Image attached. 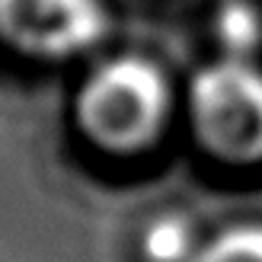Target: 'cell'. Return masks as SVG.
Listing matches in <instances>:
<instances>
[{
  "label": "cell",
  "mask_w": 262,
  "mask_h": 262,
  "mask_svg": "<svg viewBox=\"0 0 262 262\" xmlns=\"http://www.w3.org/2000/svg\"><path fill=\"white\" fill-rule=\"evenodd\" d=\"M166 109L163 80L147 61H109L80 93V122L102 147L128 150L154 138Z\"/></svg>",
  "instance_id": "6da1fadb"
},
{
  "label": "cell",
  "mask_w": 262,
  "mask_h": 262,
  "mask_svg": "<svg viewBox=\"0 0 262 262\" xmlns=\"http://www.w3.org/2000/svg\"><path fill=\"white\" fill-rule=\"evenodd\" d=\"M192 119L214 154L262 157V74L237 55L205 68L192 80Z\"/></svg>",
  "instance_id": "7a4b0ae2"
},
{
  "label": "cell",
  "mask_w": 262,
  "mask_h": 262,
  "mask_svg": "<svg viewBox=\"0 0 262 262\" xmlns=\"http://www.w3.org/2000/svg\"><path fill=\"white\" fill-rule=\"evenodd\" d=\"M102 32L96 0H0V38L35 58H68Z\"/></svg>",
  "instance_id": "3957f363"
},
{
  "label": "cell",
  "mask_w": 262,
  "mask_h": 262,
  "mask_svg": "<svg viewBox=\"0 0 262 262\" xmlns=\"http://www.w3.org/2000/svg\"><path fill=\"white\" fill-rule=\"evenodd\" d=\"M189 262H262V230L243 227V230L221 233L217 240L195 250Z\"/></svg>",
  "instance_id": "277c9868"
},
{
  "label": "cell",
  "mask_w": 262,
  "mask_h": 262,
  "mask_svg": "<svg viewBox=\"0 0 262 262\" xmlns=\"http://www.w3.org/2000/svg\"><path fill=\"white\" fill-rule=\"evenodd\" d=\"M144 250H147V256L154 262H189L195 256L192 230L176 217H163L147 230Z\"/></svg>",
  "instance_id": "5b68a950"
},
{
  "label": "cell",
  "mask_w": 262,
  "mask_h": 262,
  "mask_svg": "<svg viewBox=\"0 0 262 262\" xmlns=\"http://www.w3.org/2000/svg\"><path fill=\"white\" fill-rule=\"evenodd\" d=\"M221 38H224V45L233 51L237 58H243L250 48H256L259 42V16L250 4H243V0H233L221 10Z\"/></svg>",
  "instance_id": "8992f818"
}]
</instances>
